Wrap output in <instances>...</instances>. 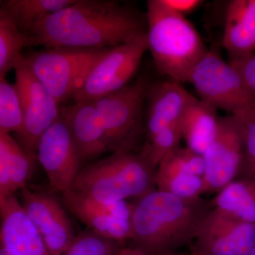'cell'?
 <instances>
[{
	"instance_id": "obj_1",
	"label": "cell",
	"mask_w": 255,
	"mask_h": 255,
	"mask_svg": "<svg viewBox=\"0 0 255 255\" xmlns=\"http://www.w3.org/2000/svg\"><path fill=\"white\" fill-rule=\"evenodd\" d=\"M146 14L114 0H75L31 32L27 46L114 48L147 33Z\"/></svg>"
},
{
	"instance_id": "obj_2",
	"label": "cell",
	"mask_w": 255,
	"mask_h": 255,
	"mask_svg": "<svg viewBox=\"0 0 255 255\" xmlns=\"http://www.w3.org/2000/svg\"><path fill=\"white\" fill-rule=\"evenodd\" d=\"M212 209L211 201L201 196L184 199L155 189L135 204L131 240L148 255L190 247L201 221Z\"/></svg>"
},
{
	"instance_id": "obj_3",
	"label": "cell",
	"mask_w": 255,
	"mask_h": 255,
	"mask_svg": "<svg viewBox=\"0 0 255 255\" xmlns=\"http://www.w3.org/2000/svg\"><path fill=\"white\" fill-rule=\"evenodd\" d=\"M147 48L157 73L183 84L209 48L186 18L167 9L161 0L147 1Z\"/></svg>"
},
{
	"instance_id": "obj_4",
	"label": "cell",
	"mask_w": 255,
	"mask_h": 255,
	"mask_svg": "<svg viewBox=\"0 0 255 255\" xmlns=\"http://www.w3.org/2000/svg\"><path fill=\"white\" fill-rule=\"evenodd\" d=\"M157 168L139 152H114L82 168L71 189L102 203L133 198L157 189Z\"/></svg>"
},
{
	"instance_id": "obj_5",
	"label": "cell",
	"mask_w": 255,
	"mask_h": 255,
	"mask_svg": "<svg viewBox=\"0 0 255 255\" xmlns=\"http://www.w3.org/2000/svg\"><path fill=\"white\" fill-rule=\"evenodd\" d=\"M113 48H51L24 55L28 68L58 103L73 99Z\"/></svg>"
},
{
	"instance_id": "obj_6",
	"label": "cell",
	"mask_w": 255,
	"mask_h": 255,
	"mask_svg": "<svg viewBox=\"0 0 255 255\" xmlns=\"http://www.w3.org/2000/svg\"><path fill=\"white\" fill-rule=\"evenodd\" d=\"M152 82L140 76L92 102L105 123L111 153L135 152L145 132V105Z\"/></svg>"
},
{
	"instance_id": "obj_7",
	"label": "cell",
	"mask_w": 255,
	"mask_h": 255,
	"mask_svg": "<svg viewBox=\"0 0 255 255\" xmlns=\"http://www.w3.org/2000/svg\"><path fill=\"white\" fill-rule=\"evenodd\" d=\"M189 83L200 100L216 110L236 115L255 105V97L237 70L225 61L218 48L213 47L193 70Z\"/></svg>"
},
{
	"instance_id": "obj_8",
	"label": "cell",
	"mask_w": 255,
	"mask_h": 255,
	"mask_svg": "<svg viewBox=\"0 0 255 255\" xmlns=\"http://www.w3.org/2000/svg\"><path fill=\"white\" fill-rule=\"evenodd\" d=\"M147 50L146 34L114 47L92 69L74 102H95L123 88L132 81Z\"/></svg>"
},
{
	"instance_id": "obj_9",
	"label": "cell",
	"mask_w": 255,
	"mask_h": 255,
	"mask_svg": "<svg viewBox=\"0 0 255 255\" xmlns=\"http://www.w3.org/2000/svg\"><path fill=\"white\" fill-rule=\"evenodd\" d=\"M16 85L22 105L23 128L18 135L25 150L37 159L40 137L60 117L59 103L38 81L21 55L14 67Z\"/></svg>"
},
{
	"instance_id": "obj_10",
	"label": "cell",
	"mask_w": 255,
	"mask_h": 255,
	"mask_svg": "<svg viewBox=\"0 0 255 255\" xmlns=\"http://www.w3.org/2000/svg\"><path fill=\"white\" fill-rule=\"evenodd\" d=\"M244 155L243 135L237 117H220L217 133L204 154L202 194L219 193L241 173Z\"/></svg>"
},
{
	"instance_id": "obj_11",
	"label": "cell",
	"mask_w": 255,
	"mask_h": 255,
	"mask_svg": "<svg viewBox=\"0 0 255 255\" xmlns=\"http://www.w3.org/2000/svg\"><path fill=\"white\" fill-rule=\"evenodd\" d=\"M36 157L53 191L62 194L71 189L82 163L71 130L60 115L40 137Z\"/></svg>"
},
{
	"instance_id": "obj_12",
	"label": "cell",
	"mask_w": 255,
	"mask_h": 255,
	"mask_svg": "<svg viewBox=\"0 0 255 255\" xmlns=\"http://www.w3.org/2000/svg\"><path fill=\"white\" fill-rule=\"evenodd\" d=\"M255 243V223H245L213 208L201 221L191 255H249Z\"/></svg>"
},
{
	"instance_id": "obj_13",
	"label": "cell",
	"mask_w": 255,
	"mask_h": 255,
	"mask_svg": "<svg viewBox=\"0 0 255 255\" xmlns=\"http://www.w3.org/2000/svg\"><path fill=\"white\" fill-rule=\"evenodd\" d=\"M62 196L65 208L91 231L121 243L132 239L135 204L100 202L71 189Z\"/></svg>"
},
{
	"instance_id": "obj_14",
	"label": "cell",
	"mask_w": 255,
	"mask_h": 255,
	"mask_svg": "<svg viewBox=\"0 0 255 255\" xmlns=\"http://www.w3.org/2000/svg\"><path fill=\"white\" fill-rule=\"evenodd\" d=\"M20 191L23 209L41 234L50 254L63 255L75 236L63 206L47 193L27 187Z\"/></svg>"
},
{
	"instance_id": "obj_15",
	"label": "cell",
	"mask_w": 255,
	"mask_h": 255,
	"mask_svg": "<svg viewBox=\"0 0 255 255\" xmlns=\"http://www.w3.org/2000/svg\"><path fill=\"white\" fill-rule=\"evenodd\" d=\"M60 115L71 130L82 163L111 152L103 119L93 102L63 106Z\"/></svg>"
},
{
	"instance_id": "obj_16",
	"label": "cell",
	"mask_w": 255,
	"mask_h": 255,
	"mask_svg": "<svg viewBox=\"0 0 255 255\" xmlns=\"http://www.w3.org/2000/svg\"><path fill=\"white\" fill-rule=\"evenodd\" d=\"M195 98L182 84L170 79L151 83L146 105L145 141L164 128L179 122Z\"/></svg>"
},
{
	"instance_id": "obj_17",
	"label": "cell",
	"mask_w": 255,
	"mask_h": 255,
	"mask_svg": "<svg viewBox=\"0 0 255 255\" xmlns=\"http://www.w3.org/2000/svg\"><path fill=\"white\" fill-rule=\"evenodd\" d=\"M1 247L19 255H51L16 196L0 201Z\"/></svg>"
},
{
	"instance_id": "obj_18",
	"label": "cell",
	"mask_w": 255,
	"mask_h": 255,
	"mask_svg": "<svg viewBox=\"0 0 255 255\" xmlns=\"http://www.w3.org/2000/svg\"><path fill=\"white\" fill-rule=\"evenodd\" d=\"M222 43L229 63L255 54V0L228 1Z\"/></svg>"
},
{
	"instance_id": "obj_19",
	"label": "cell",
	"mask_w": 255,
	"mask_h": 255,
	"mask_svg": "<svg viewBox=\"0 0 255 255\" xmlns=\"http://www.w3.org/2000/svg\"><path fill=\"white\" fill-rule=\"evenodd\" d=\"M36 159L10 134L0 133V201L26 187Z\"/></svg>"
},
{
	"instance_id": "obj_20",
	"label": "cell",
	"mask_w": 255,
	"mask_h": 255,
	"mask_svg": "<svg viewBox=\"0 0 255 255\" xmlns=\"http://www.w3.org/2000/svg\"><path fill=\"white\" fill-rule=\"evenodd\" d=\"M156 187L184 199H191L202 194L203 178L191 173L180 148L169 152L157 167Z\"/></svg>"
},
{
	"instance_id": "obj_21",
	"label": "cell",
	"mask_w": 255,
	"mask_h": 255,
	"mask_svg": "<svg viewBox=\"0 0 255 255\" xmlns=\"http://www.w3.org/2000/svg\"><path fill=\"white\" fill-rule=\"evenodd\" d=\"M219 119L216 109L195 98L179 122L188 148L204 155L217 133Z\"/></svg>"
},
{
	"instance_id": "obj_22",
	"label": "cell",
	"mask_w": 255,
	"mask_h": 255,
	"mask_svg": "<svg viewBox=\"0 0 255 255\" xmlns=\"http://www.w3.org/2000/svg\"><path fill=\"white\" fill-rule=\"evenodd\" d=\"M214 209L245 223H255V182L236 179L211 201Z\"/></svg>"
},
{
	"instance_id": "obj_23",
	"label": "cell",
	"mask_w": 255,
	"mask_h": 255,
	"mask_svg": "<svg viewBox=\"0 0 255 255\" xmlns=\"http://www.w3.org/2000/svg\"><path fill=\"white\" fill-rule=\"evenodd\" d=\"M75 0H8L1 8L26 36L50 14L73 4Z\"/></svg>"
},
{
	"instance_id": "obj_24",
	"label": "cell",
	"mask_w": 255,
	"mask_h": 255,
	"mask_svg": "<svg viewBox=\"0 0 255 255\" xmlns=\"http://www.w3.org/2000/svg\"><path fill=\"white\" fill-rule=\"evenodd\" d=\"M28 37L18 29L16 23L3 9H0V78H5L27 46Z\"/></svg>"
},
{
	"instance_id": "obj_25",
	"label": "cell",
	"mask_w": 255,
	"mask_h": 255,
	"mask_svg": "<svg viewBox=\"0 0 255 255\" xmlns=\"http://www.w3.org/2000/svg\"><path fill=\"white\" fill-rule=\"evenodd\" d=\"M23 122L22 105L16 85L0 78V133L15 132L21 135Z\"/></svg>"
},
{
	"instance_id": "obj_26",
	"label": "cell",
	"mask_w": 255,
	"mask_h": 255,
	"mask_svg": "<svg viewBox=\"0 0 255 255\" xmlns=\"http://www.w3.org/2000/svg\"><path fill=\"white\" fill-rule=\"evenodd\" d=\"M179 122L164 128L150 140L144 142L140 152L156 168L169 152L180 146L182 135Z\"/></svg>"
},
{
	"instance_id": "obj_27",
	"label": "cell",
	"mask_w": 255,
	"mask_h": 255,
	"mask_svg": "<svg viewBox=\"0 0 255 255\" xmlns=\"http://www.w3.org/2000/svg\"><path fill=\"white\" fill-rule=\"evenodd\" d=\"M121 243L90 230L75 236L63 255H117Z\"/></svg>"
},
{
	"instance_id": "obj_28",
	"label": "cell",
	"mask_w": 255,
	"mask_h": 255,
	"mask_svg": "<svg viewBox=\"0 0 255 255\" xmlns=\"http://www.w3.org/2000/svg\"><path fill=\"white\" fill-rule=\"evenodd\" d=\"M244 145L243 168L244 178L255 182V105L249 106L236 114Z\"/></svg>"
},
{
	"instance_id": "obj_29",
	"label": "cell",
	"mask_w": 255,
	"mask_h": 255,
	"mask_svg": "<svg viewBox=\"0 0 255 255\" xmlns=\"http://www.w3.org/2000/svg\"><path fill=\"white\" fill-rule=\"evenodd\" d=\"M237 70L255 97V53L244 59L230 63Z\"/></svg>"
},
{
	"instance_id": "obj_30",
	"label": "cell",
	"mask_w": 255,
	"mask_h": 255,
	"mask_svg": "<svg viewBox=\"0 0 255 255\" xmlns=\"http://www.w3.org/2000/svg\"><path fill=\"white\" fill-rule=\"evenodd\" d=\"M162 4L176 14L186 16L204 4L201 0H161Z\"/></svg>"
},
{
	"instance_id": "obj_31",
	"label": "cell",
	"mask_w": 255,
	"mask_h": 255,
	"mask_svg": "<svg viewBox=\"0 0 255 255\" xmlns=\"http://www.w3.org/2000/svg\"><path fill=\"white\" fill-rule=\"evenodd\" d=\"M125 250L126 255H148L145 252L139 249L136 247L134 248H125Z\"/></svg>"
},
{
	"instance_id": "obj_32",
	"label": "cell",
	"mask_w": 255,
	"mask_h": 255,
	"mask_svg": "<svg viewBox=\"0 0 255 255\" xmlns=\"http://www.w3.org/2000/svg\"><path fill=\"white\" fill-rule=\"evenodd\" d=\"M160 255H191L190 252H184V251H171L168 253H164V254Z\"/></svg>"
},
{
	"instance_id": "obj_33",
	"label": "cell",
	"mask_w": 255,
	"mask_h": 255,
	"mask_svg": "<svg viewBox=\"0 0 255 255\" xmlns=\"http://www.w3.org/2000/svg\"><path fill=\"white\" fill-rule=\"evenodd\" d=\"M0 255H19L17 254V253H15V252H13L10 251L9 249H6V248H3V247H1L0 248Z\"/></svg>"
},
{
	"instance_id": "obj_34",
	"label": "cell",
	"mask_w": 255,
	"mask_h": 255,
	"mask_svg": "<svg viewBox=\"0 0 255 255\" xmlns=\"http://www.w3.org/2000/svg\"><path fill=\"white\" fill-rule=\"evenodd\" d=\"M117 255H126V250L125 248H122L120 250V251L119 252L118 254Z\"/></svg>"
},
{
	"instance_id": "obj_35",
	"label": "cell",
	"mask_w": 255,
	"mask_h": 255,
	"mask_svg": "<svg viewBox=\"0 0 255 255\" xmlns=\"http://www.w3.org/2000/svg\"><path fill=\"white\" fill-rule=\"evenodd\" d=\"M249 255H255V243L254 246L253 247V248H252L251 253H250Z\"/></svg>"
}]
</instances>
